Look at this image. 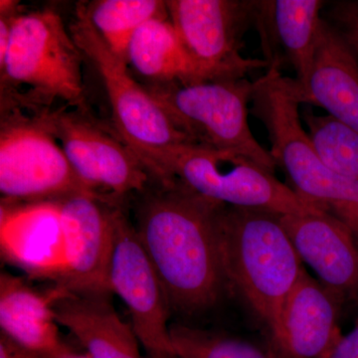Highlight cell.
<instances>
[{
	"label": "cell",
	"mask_w": 358,
	"mask_h": 358,
	"mask_svg": "<svg viewBox=\"0 0 358 358\" xmlns=\"http://www.w3.org/2000/svg\"><path fill=\"white\" fill-rule=\"evenodd\" d=\"M289 84L301 103L317 106L358 131V54L322 17L307 81Z\"/></svg>",
	"instance_id": "cell-15"
},
{
	"label": "cell",
	"mask_w": 358,
	"mask_h": 358,
	"mask_svg": "<svg viewBox=\"0 0 358 358\" xmlns=\"http://www.w3.org/2000/svg\"><path fill=\"white\" fill-rule=\"evenodd\" d=\"M251 103L252 114L267 129L268 152L296 194L331 214L358 205V180L339 176L320 159L301 124L300 101L280 68L268 67L254 81Z\"/></svg>",
	"instance_id": "cell-4"
},
{
	"label": "cell",
	"mask_w": 358,
	"mask_h": 358,
	"mask_svg": "<svg viewBox=\"0 0 358 358\" xmlns=\"http://www.w3.org/2000/svg\"><path fill=\"white\" fill-rule=\"evenodd\" d=\"M0 358H47L0 333Z\"/></svg>",
	"instance_id": "cell-25"
},
{
	"label": "cell",
	"mask_w": 358,
	"mask_h": 358,
	"mask_svg": "<svg viewBox=\"0 0 358 358\" xmlns=\"http://www.w3.org/2000/svg\"><path fill=\"white\" fill-rule=\"evenodd\" d=\"M345 303L317 279L303 273L268 331L273 358H329L343 338L339 317Z\"/></svg>",
	"instance_id": "cell-13"
},
{
	"label": "cell",
	"mask_w": 358,
	"mask_h": 358,
	"mask_svg": "<svg viewBox=\"0 0 358 358\" xmlns=\"http://www.w3.org/2000/svg\"><path fill=\"white\" fill-rule=\"evenodd\" d=\"M65 358H91L89 357L87 353H85V355H74V353H71L70 355H68L67 357Z\"/></svg>",
	"instance_id": "cell-29"
},
{
	"label": "cell",
	"mask_w": 358,
	"mask_h": 358,
	"mask_svg": "<svg viewBox=\"0 0 358 358\" xmlns=\"http://www.w3.org/2000/svg\"><path fill=\"white\" fill-rule=\"evenodd\" d=\"M114 229L110 292L128 308L131 326L147 355L173 352L169 324L171 307L166 292L136 227L117 206Z\"/></svg>",
	"instance_id": "cell-12"
},
{
	"label": "cell",
	"mask_w": 358,
	"mask_h": 358,
	"mask_svg": "<svg viewBox=\"0 0 358 358\" xmlns=\"http://www.w3.org/2000/svg\"><path fill=\"white\" fill-rule=\"evenodd\" d=\"M219 234L228 289L241 294L270 331L306 271L281 215L224 205Z\"/></svg>",
	"instance_id": "cell-2"
},
{
	"label": "cell",
	"mask_w": 358,
	"mask_h": 358,
	"mask_svg": "<svg viewBox=\"0 0 358 358\" xmlns=\"http://www.w3.org/2000/svg\"><path fill=\"white\" fill-rule=\"evenodd\" d=\"M322 0H272L259 2L256 26L262 35L270 64L272 41L282 47L296 73V84L307 81L315 58L322 8Z\"/></svg>",
	"instance_id": "cell-19"
},
{
	"label": "cell",
	"mask_w": 358,
	"mask_h": 358,
	"mask_svg": "<svg viewBox=\"0 0 358 358\" xmlns=\"http://www.w3.org/2000/svg\"><path fill=\"white\" fill-rule=\"evenodd\" d=\"M61 294L53 287L47 293L33 289L20 277L2 273L0 277L1 334L47 358H65L70 348L59 334L54 301Z\"/></svg>",
	"instance_id": "cell-17"
},
{
	"label": "cell",
	"mask_w": 358,
	"mask_h": 358,
	"mask_svg": "<svg viewBox=\"0 0 358 358\" xmlns=\"http://www.w3.org/2000/svg\"><path fill=\"white\" fill-rule=\"evenodd\" d=\"M83 58L57 13L45 9L18 14L11 26L8 49L0 60L2 86L30 87L33 102L26 106L34 100H59L86 110Z\"/></svg>",
	"instance_id": "cell-6"
},
{
	"label": "cell",
	"mask_w": 358,
	"mask_h": 358,
	"mask_svg": "<svg viewBox=\"0 0 358 358\" xmlns=\"http://www.w3.org/2000/svg\"><path fill=\"white\" fill-rule=\"evenodd\" d=\"M136 208V230L171 310L190 317L211 310L228 289L219 220L224 204L178 181H152Z\"/></svg>",
	"instance_id": "cell-1"
},
{
	"label": "cell",
	"mask_w": 358,
	"mask_h": 358,
	"mask_svg": "<svg viewBox=\"0 0 358 358\" xmlns=\"http://www.w3.org/2000/svg\"><path fill=\"white\" fill-rule=\"evenodd\" d=\"M0 192L4 201L29 203L56 201L76 193L96 195L78 178L39 117H21L18 113L2 115Z\"/></svg>",
	"instance_id": "cell-9"
},
{
	"label": "cell",
	"mask_w": 358,
	"mask_h": 358,
	"mask_svg": "<svg viewBox=\"0 0 358 358\" xmlns=\"http://www.w3.org/2000/svg\"><path fill=\"white\" fill-rule=\"evenodd\" d=\"M127 63L148 85L209 81L183 48L169 16L152 18L138 28L129 42Z\"/></svg>",
	"instance_id": "cell-20"
},
{
	"label": "cell",
	"mask_w": 358,
	"mask_h": 358,
	"mask_svg": "<svg viewBox=\"0 0 358 358\" xmlns=\"http://www.w3.org/2000/svg\"><path fill=\"white\" fill-rule=\"evenodd\" d=\"M56 201L64 264L54 287L75 296H109L115 205L87 192Z\"/></svg>",
	"instance_id": "cell-11"
},
{
	"label": "cell",
	"mask_w": 358,
	"mask_h": 358,
	"mask_svg": "<svg viewBox=\"0 0 358 358\" xmlns=\"http://www.w3.org/2000/svg\"><path fill=\"white\" fill-rule=\"evenodd\" d=\"M108 296L61 294L53 306L59 326L67 329L91 358H143L133 327L117 315Z\"/></svg>",
	"instance_id": "cell-18"
},
{
	"label": "cell",
	"mask_w": 358,
	"mask_h": 358,
	"mask_svg": "<svg viewBox=\"0 0 358 358\" xmlns=\"http://www.w3.org/2000/svg\"><path fill=\"white\" fill-rule=\"evenodd\" d=\"M338 218L343 220L352 229L353 234L358 240V205L346 209L345 212H341Z\"/></svg>",
	"instance_id": "cell-27"
},
{
	"label": "cell",
	"mask_w": 358,
	"mask_h": 358,
	"mask_svg": "<svg viewBox=\"0 0 358 358\" xmlns=\"http://www.w3.org/2000/svg\"><path fill=\"white\" fill-rule=\"evenodd\" d=\"M320 159L331 171L358 180V131L329 115L310 108L301 114Z\"/></svg>",
	"instance_id": "cell-22"
},
{
	"label": "cell",
	"mask_w": 358,
	"mask_h": 358,
	"mask_svg": "<svg viewBox=\"0 0 358 358\" xmlns=\"http://www.w3.org/2000/svg\"><path fill=\"white\" fill-rule=\"evenodd\" d=\"M143 86L193 145L236 152L275 173L272 155L249 127L254 82L239 78Z\"/></svg>",
	"instance_id": "cell-5"
},
{
	"label": "cell",
	"mask_w": 358,
	"mask_h": 358,
	"mask_svg": "<svg viewBox=\"0 0 358 358\" xmlns=\"http://www.w3.org/2000/svg\"><path fill=\"white\" fill-rule=\"evenodd\" d=\"M4 255L33 277L55 281L64 264L57 201L1 205Z\"/></svg>",
	"instance_id": "cell-16"
},
{
	"label": "cell",
	"mask_w": 358,
	"mask_h": 358,
	"mask_svg": "<svg viewBox=\"0 0 358 358\" xmlns=\"http://www.w3.org/2000/svg\"><path fill=\"white\" fill-rule=\"evenodd\" d=\"M173 352L181 358H273L248 341L185 324L169 327Z\"/></svg>",
	"instance_id": "cell-23"
},
{
	"label": "cell",
	"mask_w": 358,
	"mask_h": 358,
	"mask_svg": "<svg viewBox=\"0 0 358 358\" xmlns=\"http://www.w3.org/2000/svg\"><path fill=\"white\" fill-rule=\"evenodd\" d=\"M35 115L60 141L78 178L99 196L110 202L141 194L152 183L138 155L94 122L86 110L42 109Z\"/></svg>",
	"instance_id": "cell-10"
},
{
	"label": "cell",
	"mask_w": 358,
	"mask_h": 358,
	"mask_svg": "<svg viewBox=\"0 0 358 358\" xmlns=\"http://www.w3.org/2000/svg\"><path fill=\"white\" fill-rule=\"evenodd\" d=\"M152 180L178 181L227 206L263 209L280 215L320 210L253 160L236 152L196 145L167 148L145 164Z\"/></svg>",
	"instance_id": "cell-3"
},
{
	"label": "cell",
	"mask_w": 358,
	"mask_h": 358,
	"mask_svg": "<svg viewBox=\"0 0 358 358\" xmlns=\"http://www.w3.org/2000/svg\"><path fill=\"white\" fill-rule=\"evenodd\" d=\"M70 32L102 78L117 134L143 166L162 150L193 145L145 87L134 79L128 63L110 50L90 22L84 6L78 7Z\"/></svg>",
	"instance_id": "cell-7"
},
{
	"label": "cell",
	"mask_w": 358,
	"mask_h": 358,
	"mask_svg": "<svg viewBox=\"0 0 358 358\" xmlns=\"http://www.w3.org/2000/svg\"><path fill=\"white\" fill-rule=\"evenodd\" d=\"M148 358H181L174 352H157L148 355Z\"/></svg>",
	"instance_id": "cell-28"
},
{
	"label": "cell",
	"mask_w": 358,
	"mask_h": 358,
	"mask_svg": "<svg viewBox=\"0 0 358 358\" xmlns=\"http://www.w3.org/2000/svg\"><path fill=\"white\" fill-rule=\"evenodd\" d=\"M87 17L115 55L127 62L129 42L141 25L169 16L166 1L100 0L85 6Z\"/></svg>",
	"instance_id": "cell-21"
},
{
	"label": "cell",
	"mask_w": 358,
	"mask_h": 358,
	"mask_svg": "<svg viewBox=\"0 0 358 358\" xmlns=\"http://www.w3.org/2000/svg\"><path fill=\"white\" fill-rule=\"evenodd\" d=\"M282 226L301 260L317 280L358 308V240L343 220L322 210L281 215Z\"/></svg>",
	"instance_id": "cell-14"
},
{
	"label": "cell",
	"mask_w": 358,
	"mask_h": 358,
	"mask_svg": "<svg viewBox=\"0 0 358 358\" xmlns=\"http://www.w3.org/2000/svg\"><path fill=\"white\" fill-rule=\"evenodd\" d=\"M166 7L179 41L206 80L239 79L268 68L266 60L241 55L245 33L256 25L259 1L169 0Z\"/></svg>",
	"instance_id": "cell-8"
},
{
	"label": "cell",
	"mask_w": 358,
	"mask_h": 358,
	"mask_svg": "<svg viewBox=\"0 0 358 358\" xmlns=\"http://www.w3.org/2000/svg\"><path fill=\"white\" fill-rule=\"evenodd\" d=\"M324 18L343 34L358 54V0L329 2Z\"/></svg>",
	"instance_id": "cell-24"
},
{
	"label": "cell",
	"mask_w": 358,
	"mask_h": 358,
	"mask_svg": "<svg viewBox=\"0 0 358 358\" xmlns=\"http://www.w3.org/2000/svg\"><path fill=\"white\" fill-rule=\"evenodd\" d=\"M329 358H358V317L355 327L343 336Z\"/></svg>",
	"instance_id": "cell-26"
}]
</instances>
